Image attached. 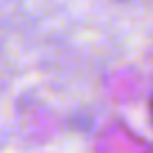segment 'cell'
<instances>
[]
</instances>
